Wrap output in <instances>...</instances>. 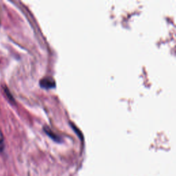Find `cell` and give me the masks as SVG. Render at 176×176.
<instances>
[{"mask_svg":"<svg viewBox=\"0 0 176 176\" xmlns=\"http://www.w3.org/2000/svg\"><path fill=\"white\" fill-rule=\"evenodd\" d=\"M40 85L45 89H51L55 88L56 85L55 81L52 78L46 77L43 78L40 81Z\"/></svg>","mask_w":176,"mask_h":176,"instance_id":"obj_1","label":"cell"},{"mask_svg":"<svg viewBox=\"0 0 176 176\" xmlns=\"http://www.w3.org/2000/svg\"><path fill=\"white\" fill-rule=\"evenodd\" d=\"M43 129L45 130V133H46L48 136H50L52 138H53L55 140H56V141H58V140H59V137L56 136V134H54L52 133V131H51L50 129L49 128H47V127H44L43 128Z\"/></svg>","mask_w":176,"mask_h":176,"instance_id":"obj_2","label":"cell"},{"mask_svg":"<svg viewBox=\"0 0 176 176\" xmlns=\"http://www.w3.org/2000/svg\"><path fill=\"white\" fill-rule=\"evenodd\" d=\"M4 92H5V94H6V96L8 97V99H9V101H10V102H15V99H14V97L13 96L11 93H10V90H9V88H8L7 87H4Z\"/></svg>","mask_w":176,"mask_h":176,"instance_id":"obj_3","label":"cell"},{"mask_svg":"<svg viewBox=\"0 0 176 176\" xmlns=\"http://www.w3.org/2000/svg\"><path fill=\"white\" fill-rule=\"evenodd\" d=\"M5 145H4V138L3 133H2L1 129H0V152H2L4 150Z\"/></svg>","mask_w":176,"mask_h":176,"instance_id":"obj_4","label":"cell"}]
</instances>
